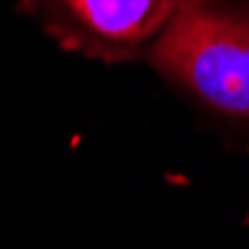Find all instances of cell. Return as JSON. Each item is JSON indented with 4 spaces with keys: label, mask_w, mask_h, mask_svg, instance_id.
<instances>
[{
    "label": "cell",
    "mask_w": 249,
    "mask_h": 249,
    "mask_svg": "<svg viewBox=\"0 0 249 249\" xmlns=\"http://www.w3.org/2000/svg\"><path fill=\"white\" fill-rule=\"evenodd\" d=\"M147 57L207 111L249 120V0H195Z\"/></svg>",
    "instance_id": "obj_1"
},
{
    "label": "cell",
    "mask_w": 249,
    "mask_h": 249,
    "mask_svg": "<svg viewBox=\"0 0 249 249\" xmlns=\"http://www.w3.org/2000/svg\"><path fill=\"white\" fill-rule=\"evenodd\" d=\"M195 0H21L63 48L99 60H129L153 48Z\"/></svg>",
    "instance_id": "obj_2"
}]
</instances>
